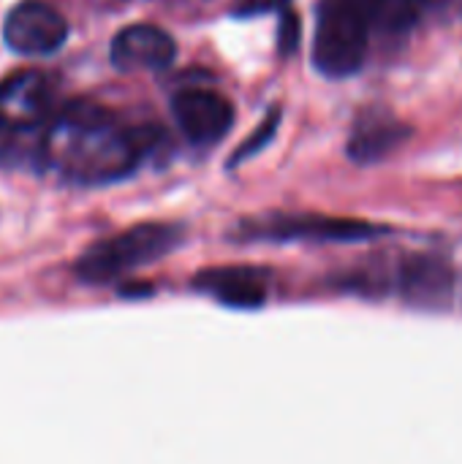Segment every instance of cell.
<instances>
[{"instance_id": "cell-1", "label": "cell", "mask_w": 462, "mask_h": 464, "mask_svg": "<svg viewBox=\"0 0 462 464\" xmlns=\"http://www.w3.org/2000/svg\"><path fill=\"white\" fill-rule=\"evenodd\" d=\"M155 136L147 128L120 122L98 103L74 101L52 122L44 155L68 182L103 185L128 177L150 152Z\"/></svg>"}, {"instance_id": "cell-2", "label": "cell", "mask_w": 462, "mask_h": 464, "mask_svg": "<svg viewBox=\"0 0 462 464\" xmlns=\"http://www.w3.org/2000/svg\"><path fill=\"white\" fill-rule=\"evenodd\" d=\"M180 242L182 228L174 223H139L90 245L76 261V275L84 283H109L169 256Z\"/></svg>"}, {"instance_id": "cell-3", "label": "cell", "mask_w": 462, "mask_h": 464, "mask_svg": "<svg viewBox=\"0 0 462 464\" xmlns=\"http://www.w3.org/2000/svg\"><path fill=\"white\" fill-rule=\"evenodd\" d=\"M368 38L370 14L365 0H324L313 38L316 68L332 79L357 73L368 57Z\"/></svg>"}, {"instance_id": "cell-4", "label": "cell", "mask_w": 462, "mask_h": 464, "mask_svg": "<svg viewBox=\"0 0 462 464\" xmlns=\"http://www.w3.org/2000/svg\"><path fill=\"white\" fill-rule=\"evenodd\" d=\"M384 231L387 228L365 220L329 215H264L240 223V234L245 239L267 242H365Z\"/></svg>"}, {"instance_id": "cell-5", "label": "cell", "mask_w": 462, "mask_h": 464, "mask_svg": "<svg viewBox=\"0 0 462 464\" xmlns=\"http://www.w3.org/2000/svg\"><path fill=\"white\" fill-rule=\"evenodd\" d=\"M392 285L398 294L419 310H447L452 304L457 275L452 264L433 253H411L395 269Z\"/></svg>"}, {"instance_id": "cell-6", "label": "cell", "mask_w": 462, "mask_h": 464, "mask_svg": "<svg viewBox=\"0 0 462 464\" xmlns=\"http://www.w3.org/2000/svg\"><path fill=\"white\" fill-rule=\"evenodd\" d=\"M68 35L65 16L44 0H25L11 8L3 24L5 44L19 54H49Z\"/></svg>"}, {"instance_id": "cell-7", "label": "cell", "mask_w": 462, "mask_h": 464, "mask_svg": "<svg viewBox=\"0 0 462 464\" xmlns=\"http://www.w3.org/2000/svg\"><path fill=\"white\" fill-rule=\"evenodd\" d=\"M52 109V84L38 71H16L0 82V128H38Z\"/></svg>"}, {"instance_id": "cell-8", "label": "cell", "mask_w": 462, "mask_h": 464, "mask_svg": "<svg viewBox=\"0 0 462 464\" xmlns=\"http://www.w3.org/2000/svg\"><path fill=\"white\" fill-rule=\"evenodd\" d=\"M172 114H174L180 130L185 133V139L193 144L221 141L234 122L231 103L212 90H182V92H177L172 101Z\"/></svg>"}, {"instance_id": "cell-9", "label": "cell", "mask_w": 462, "mask_h": 464, "mask_svg": "<svg viewBox=\"0 0 462 464\" xmlns=\"http://www.w3.org/2000/svg\"><path fill=\"white\" fill-rule=\"evenodd\" d=\"M177 54L174 38L155 24H131L112 41L109 57L120 71H158Z\"/></svg>"}, {"instance_id": "cell-10", "label": "cell", "mask_w": 462, "mask_h": 464, "mask_svg": "<svg viewBox=\"0 0 462 464\" xmlns=\"http://www.w3.org/2000/svg\"><path fill=\"white\" fill-rule=\"evenodd\" d=\"M193 285L237 310H256L267 302V277L256 266H215L202 272Z\"/></svg>"}, {"instance_id": "cell-11", "label": "cell", "mask_w": 462, "mask_h": 464, "mask_svg": "<svg viewBox=\"0 0 462 464\" xmlns=\"http://www.w3.org/2000/svg\"><path fill=\"white\" fill-rule=\"evenodd\" d=\"M408 136L411 128L406 122L389 117L387 111H368L354 125V133L349 139V158L362 166L378 163L392 155Z\"/></svg>"}, {"instance_id": "cell-12", "label": "cell", "mask_w": 462, "mask_h": 464, "mask_svg": "<svg viewBox=\"0 0 462 464\" xmlns=\"http://www.w3.org/2000/svg\"><path fill=\"white\" fill-rule=\"evenodd\" d=\"M370 24H381L387 30H406L419 16L417 0H365Z\"/></svg>"}, {"instance_id": "cell-13", "label": "cell", "mask_w": 462, "mask_h": 464, "mask_svg": "<svg viewBox=\"0 0 462 464\" xmlns=\"http://www.w3.org/2000/svg\"><path fill=\"white\" fill-rule=\"evenodd\" d=\"M278 122H280V111L275 109L259 128H256V133L234 152V158H231V166H237L240 160H248L251 155H256V152H261L264 150V144H270V139L275 136V128H278Z\"/></svg>"}]
</instances>
